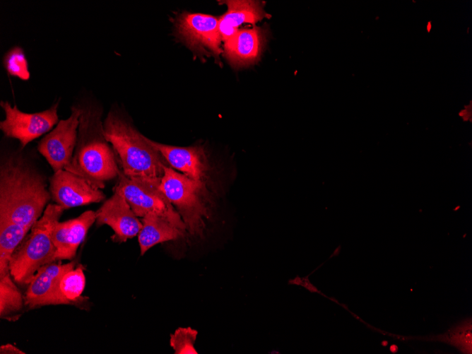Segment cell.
Here are the masks:
<instances>
[{
  "mask_svg": "<svg viewBox=\"0 0 472 354\" xmlns=\"http://www.w3.org/2000/svg\"><path fill=\"white\" fill-rule=\"evenodd\" d=\"M95 220V211L89 210L75 218L57 221L51 234L56 249L54 261L73 259L88 230Z\"/></svg>",
  "mask_w": 472,
  "mask_h": 354,
  "instance_id": "obj_12",
  "label": "cell"
},
{
  "mask_svg": "<svg viewBox=\"0 0 472 354\" xmlns=\"http://www.w3.org/2000/svg\"><path fill=\"white\" fill-rule=\"evenodd\" d=\"M76 261L61 264L49 263L40 268L28 285L25 304L29 308L56 305L57 285L61 276L75 268Z\"/></svg>",
  "mask_w": 472,
  "mask_h": 354,
  "instance_id": "obj_13",
  "label": "cell"
},
{
  "mask_svg": "<svg viewBox=\"0 0 472 354\" xmlns=\"http://www.w3.org/2000/svg\"><path fill=\"white\" fill-rule=\"evenodd\" d=\"M146 139L162 155L171 167L179 170L190 178L206 181L208 167L203 148L198 146L177 147L160 143L147 137Z\"/></svg>",
  "mask_w": 472,
  "mask_h": 354,
  "instance_id": "obj_14",
  "label": "cell"
},
{
  "mask_svg": "<svg viewBox=\"0 0 472 354\" xmlns=\"http://www.w3.org/2000/svg\"><path fill=\"white\" fill-rule=\"evenodd\" d=\"M28 232L21 226L0 221V277L9 273L11 258Z\"/></svg>",
  "mask_w": 472,
  "mask_h": 354,
  "instance_id": "obj_19",
  "label": "cell"
},
{
  "mask_svg": "<svg viewBox=\"0 0 472 354\" xmlns=\"http://www.w3.org/2000/svg\"><path fill=\"white\" fill-rule=\"evenodd\" d=\"M1 354H25V353L18 348L17 347L7 343L2 345L0 347Z\"/></svg>",
  "mask_w": 472,
  "mask_h": 354,
  "instance_id": "obj_23",
  "label": "cell"
},
{
  "mask_svg": "<svg viewBox=\"0 0 472 354\" xmlns=\"http://www.w3.org/2000/svg\"><path fill=\"white\" fill-rule=\"evenodd\" d=\"M106 200L95 211L97 225H107L114 231L111 237L115 242L122 243L139 233L143 225L131 206L118 191Z\"/></svg>",
  "mask_w": 472,
  "mask_h": 354,
  "instance_id": "obj_11",
  "label": "cell"
},
{
  "mask_svg": "<svg viewBox=\"0 0 472 354\" xmlns=\"http://www.w3.org/2000/svg\"><path fill=\"white\" fill-rule=\"evenodd\" d=\"M82 108L72 107L71 115L59 121L57 126L38 143L37 150L54 172L64 169L73 156Z\"/></svg>",
  "mask_w": 472,
  "mask_h": 354,
  "instance_id": "obj_8",
  "label": "cell"
},
{
  "mask_svg": "<svg viewBox=\"0 0 472 354\" xmlns=\"http://www.w3.org/2000/svg\"><path fill=\"white\" fill-rule=\"evenodd\" d=\"M177 27L190 48L216 57L221 53L222 39L217 18L203 13H185L178 20Z\"/></svg>",
  "mask_w": 472,
  "mask_h": 354,
  "instance_id": "obj_10",
  "label": "cell"
},
{
  "mask_svg": "<svg viewBox=\"0 0 472 354\" xmlns=\"http://www.w3.org/2000/svg\"><path fill=\"white\" fill-rule=\"evenodd\" d=\"M224 3L228 10L218 19L219 32L224 42L233 35L242 24H255L266 16L264 3L259 1L231 0Z\"/></svg>",
  "mask_w": 472,
  "mask_h": 354,
  "instance_id": "obj_16",
  "label": "cell"
},
{
  "mask_svg": "<svg viewBox=\"0 0 472 354\" xmlns=\"http://www.w3.org/2000/svg\"><path fill=\"white\" fill-rule=\"evenodd\" d=\"M3 64L8 75L28 81L30 77L28 62L23 49L15 46L8 49L4 56Z\"/></svg>",
  "mask_w": 472,
  "mask_h": 354,
  "instance_id": "obj_21",
  "label": "cell"
},
{
  "mask_svg": "<svg viewBox=\"0 0 472 354\" xmlns=\"http://www.w3.org/2000/svg\"><path fill=\"white\" fill-rule=\"evenodd\" d=\"M0 105L6 116L0 122L1 130L5 136L18 140L22 148L48 132L59 122L58 102L35 113L23 112L16 105L11 106L8 101L1 100Z\"/></svg>",
  "mask_w": 472,
  "mask_h": 354,
  "instance_id": "obj_7",
  "label": "cell"
},
{
  "mask_svg": "<svg viewBox=\"0 0 472 354\" xmlns=\"http://www.w3.org/2000/svg\"><path fill=\"white\" fill-rule=\"evenodd\" d=\"M113 191H119L137 217L155 213L167 219L187 234L186 226L177 211L159 186L140 179L129 178L120 172Z\"/></svg>",
  "mask_w": 472,
  "mask_h": 354,
  "instance_id": "obj_6",
  "label": "cell"
},
{
  "mask_svg": "<svg viewBox=\"0 0 472 354\" xmlns=\"http://www.w3.org/2000/svg\"><path fill=\"white\" fill-rule=\"evenodd\" d=\"M85 277L83 268L78 266L66 272L60 278L56 294V305L78 304L84 290Z\"/></svg>",
  "mask_w": 472,
  "mask_h": 354,
  "instance_id": "obj_18",
  "label": "cell"
},
{
  "mask_svg": "<svg viewBox=\"0 0 472 354\" xmlns=\"http://www.w3.org/2000/svg\"><path fill=\"white\" fill-rule=\"evenodd\" d=\"M102 132L117 153L124 175L160 185L168 163L146 136L113 111L102 122Z\"/></svg>",
  "mask_w": 472,
  "mask_h": 354,
  "instance_id": "obj_2",
  "label": "cell"
},
{
  "mask_svg": "<svg viewBox=\"0 0 472 354\" xmlns=\"http://www.w3.org/2000/svg\"><path fill=\"white\" fill-rule=\"evenodd\" d=\"M141 223L143 227L138 234L141 256L158 243L186 235L167 219L155 213L145 215Z\"/></svg>",
  "mask_w": 472,
  "mask_h": 354,
  "instance_id": "obj_17",
  "label": "cell"
},
{
  "mask_svg": "<svg viewBox=\"0 0 472 354\" xmlns=\"http://www.w3.org/2000/svg\"><path fill=\"white\" fill-rule=\"evenodd\" d=\"M108 143L99 112L82 108L73 156L64 170L84 178L97 189H103L105 182L120 172Z\"/></svg>",
  "mask_w": 472,
  "mask_h": 354,
  "instance_id": "obj_3",
  "label": "cell"
},
{
  "mask_svg": "<svg viewBox=\"0 0 472 354\" xmlns=\"http://www.w3.org/2000/svg\"><path fill=\"white\" fill-rule=\"evenodd\" d=\"M198 331L191 327H179L170 334V345L175 354H197L194 348Z\"/></svg>",
  "mask_w": 472,
  "mask_h": 354,
  "instance_id": "obj_22",
  "label": "cell"
},
{
  "mask_svg": "<svg viewBox=\"0 0 472 354\" xmlns=\"http://www.w3.org/2000/svg\"><path fill=\"white\" fill-rule=\"evenodd\" d=\"M159 188L181 216L187 234L202 237L212 207L206 181L190 178L165 166Z\"/></svg>",
  "mask_w": 472,
  "mask_h": 354,
  "instance_id": "obj_5",
  "label": "cell"
},
{
  "mask_svg": "<svg viewBox=\"0 0 472 354\" xmlns=\"http://www.w3.org/2000/svg\"><path fill=\"white\" fill-rule=\"evenodd\" d=\"M11 278L10 273L0 277V317L9 320L25 305L24 296Z\"/></svg>",
  "mask_w": 472,
  "mask_h": 354,
  "instance_id": "obj_20",
  "label": "cell"
},
{
  "mask_svg": "<svg viewBox=\"0 0 472 354\" xmlns=\"http://www.w3.org/2000/svg\"><path fill=\"white\" fill-rule=\"evenodd\" d=\"M64 211L57 203L48 204L30 233L15 249L9 263V273L17 283L28 285L40 268L54 262L56 249L51 234Z\"/></svg>",
  "mask_w": 472,
  "mask_h": 354,
  "instance_id": "obj_4",
  "label": "cell"
},
{
  "mask_svg": "<svg viewBox=\"0 0 472 354\" xmlns=\"http://www.w3.org/2000/svg\"><path fill=\"white\" fill-rule=\"evenodd\" d=\"M49 191L53 201L64 210L98 203L105 198L100 189L64 169L54 172L49 179Z\"/></svg>",
  "mask_w": 472,
  "mask_h": 354,
  "instance_id": "obj_9",
  "label": "cell"
},
{
  "mask_svg": "<svg viewBox=\"0 0 472 354\" xmlns=\"http://www.w3.org/2000/svg\"><path fill=\"white\" fill-rule=\"evenodd\" d=\"M51 197L44 179L20 158L6 160L0 170V221L28 231Z\"/></svg>",
  "mask_w": 472,
  "mask_h": 354,
  "instance_id": "obj_1",
  "label": "cell"
},
{
  "mask_svg": "<svg viewBox=\"0 0 472 354\" xmlns=\"http://www.w3.org/2000/svg\"><path fill=\"white\" fill-rule=\"evenodd\" d=\"M263 39L259 28L238 30L224 42L225 56L234 67L252 64L259 57Z\"/></svg>",
  "mask_w": 472,
  "mask_h": 354,
  "instance_id": "obj_15",
  "label": "cell"
}]
</instances>
